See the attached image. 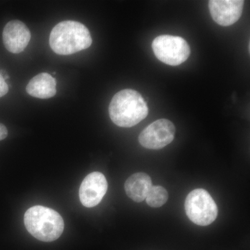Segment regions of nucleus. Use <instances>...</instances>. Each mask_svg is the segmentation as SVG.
<instances>
[{
	"instance_id": "obj_1",
	"label": "nucleus",
	"mask_w": 250,
	"mask_h": 250,
	"mask_svg": "<svg viewBox=\"0 0 250 250\" xmlns=\"http://www.w3.org/2000/svg\"><path fill=\"white\" fill-rule=\"evenodd\" d=\"M92 42L88 28L74 21L59 22L52 29L49 36L51 49L59 55H70L88 49Z\"/></svg>"
},
{
	"instance_id": "obj_2",
	"label": "nucleus",
	"mask_w": 250,
	"mask_h": 250,
	"mask_svg": "<svg viewBox=\"0 0 250 250\" xmlns=\"http://www.w3.org/2000/svg\"><path fill=\"white\" fill-rule=\"evenodd\" d=\"M112 122L121 127L139 124L148 115V106L142 95L136 90L125 89L112 98L108 107Z\"/></svg>"
},
{
	"instance_id": "obj_3",
	"label": "nucleus",
	"mask_w": 250,
	"mask_h": 250,
	"mask_svg": "<svg viewBox=\"0 0 250 250\" xmlns=\"http://www.w3.org/2000/svg\"><path fill=\"white\" fill-rule=\"evenodd\" d=\"M24 223L29 233L41 241H56L64 230V222L61 215L42 206L29 208L24 214Z\"/></svg>"
},
{
	"instance_id": "obj_4",
	"label": "nucleus",
	"mask_w": 250,
	"mask_h": 250,
	"mask_svg": "<svg viewBox=\"0 0 250 250\" xmlns=\"http://www.w3.org/2000/svg\"><path fill=\"white\" fill-rule=\"evenodd\" d=\"M187 216L200 226H207L215 221L218 216L216 204L209 193L202 188H197L188 195L185 200Z\"/></svg>"
},
{
	"instance_id": "obj_5",
	"label": "nucleus",
	"mask_w": 250,
	"mask_h": 250,
	"mask_svg": "<svg viewBox=\"0 0 250 250\" xmlns=\"http://www.w3.org/2000/svg\"><path fill=\"white\" fill-rule=\"evenodd\" d=\"M156 58L167 65H179L188 58L190 49L187 41L179 36L162 35L152 42Z\"/></svg>"
},
{
	"instance_id": "obj_6",
	"label": "nucleus",
	"mask_w": 250,
	"mask_h": 250,
	"mask_svg": "<svg viewBox=\"0 0 250 250\" xmlns=\"http://www.w3.org/2000/svg\"><path fill=\"white\" fill-rule=\"evenodd\" d=\"M175 127L167 119L158 120L147 126L140 134L139 141L143 147L149 149H162L172 142Z\"/></svg>"
},
{
	"instance_id": "obj_7",
	"label": "nucleus",
	"mask_w": 250,
	"mask_h": 250,
	"mask_svg": "<svg viewBox=\"0 0 250 250\" xmlns=\"http://www.w3.org/2000/svg\"><path fill=\"white\" fill-rule=\"evenodd\" d=\"M108 190L106 177L100 172L88 174L80 188V201L88 208H92L100 203Z\"/></svg>"
},
{
	"instance_id": "obj_8",
	"label": "nucleus",
	"mask_w": 250,
	"mask_h": 250,
	"mask_svg": "<svg viewBox=\"0 0 250 250\" xmlns=\"http://www.w3.org/2000/svg\"><path fill=\"white\" fill-rule=\"evenodd\" d=\"M243 0H210L208 7L213 21L220 25H232L241 17Z\"/></svg>"
},
{
	"instance_id": "obj_9",
	"label": "nucleus",
	"mask_w": 250,
	"mask_h": 250,
	"mask_svg": "<svg viewBox=\"0 0 250 250\" xmlns=\"http://www.w3.org/2000/svg\"><path fill=\"white\" fill-rule=\"evenodd\" d=\"M2 40L9 52L21 53L29 43L31 32L24 23L20 21H11L4 28Z\"/></svg>"
},
{
	"instance_id": "obj_10",
	"label": "nucleus",
	"mask_w": 250,
	"mask_h": 250,
	"mask_svg": "<svg viewBox=\"0 0 250 250\" xmlns=\"http://www.w3.org/2000/svg\"><path fill=\"white\" fill-rule=\"evenodd\" d=\"M26 91L34 98H53L57 93V81L49 74L42 72L29 81Z\"/></svg>"
},
{
	"instance_id": "obj_11",
	"label": "nucleus",
	"mask_w": 250,
	"mask_h": 250,
	"mask_svg": "<svg viewBox=\"0 0 250 250\" xmlns=\"http://www.w3.org/2000/svg\"><path fill=\"white\" fill-rule=\"evenodd\" d=\"M152 186V179L148 174L137 172L126 179L125 184V192L134 202H141L146 200Z\"/></svg>"
},
{
	"instance_id": "obj_12",
	"label": "nucleus",
	"mask_w": 250,
	"mask_h": 250,
	"mask_svg": "<svg viewBox=\"0 0 250 250\" xmlns=\"http://www.w3.org/2000/svg\"><path fill=\"white\" fill-rule=\"evenodd\" d=\"M146 202L149 207L158 208L165 205L168 200V192L161 186H152L146 197Z\"/></svg>"
},
{
	"instance_id": "obj_13",
	"label": "nucleus",
	"mask_w": 250,
	"mask_h": 250,
	"mask_svg": "<svg viewBox=\"0 0 250 250\" xmlns=\"http://www.w3.org/2000/svg\"><path fill=\"white\" fill-rule=\"evenodd\" d=\"M9 92V85L6 83L1 72H0V98L4 96Z\"/></svg>"
},
{
	"instance_id": "obj_14",
	"label": "nucleus",
	"mask_w": 250,
	"mask_h": 250,
	"mask_svg": "<svg viewBox=\"0 0 250 250\" xmlns=\"http://www.w3.org/2000/svg\"><path fill=\"white\" fill-rule=\"evenodd\" d=\"M7 136V129H6V126H5L4 125L0 123V141L6 139Z\"/></svg>"
},
{
	"instance_id": "obj_15",
	"label": "nucleus",
	"mask_w": 250,
	"mask_h": 250,
	"mask_svg": "<svg viewBox=\"0 0 250 250\" xmlns=\"http://www.w3.org/2000/svg\"><path fill=\"white\" fill-rule=\"evenodd\" d=\"M55 74H56V72H54L53 73H52V75H55Z\"/></svg>"
}]
</instances>
